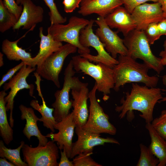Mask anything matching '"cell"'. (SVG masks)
Segmentation results:
<instances>
[{"instance_id": "1", "label": "cell", "mask_w": 166, "mask_h": 166, "mask_svg": "<svg viewBox=\"0 0 166 166\" xmlns=\"http://www.w3.org/2000/svg\"><path fill=\"white\" fill-rule=\"evenodd\" d=\"M125 93V98L120 100L121 105L115 108V111L119 113V118L123 119L127 114L128 120L131 121L134 117L133 111L137 110L140 112V116L146 123H151L155 106L163 97L161 89L133 83L130 92Z\"/></svg>"}, {"instance_id": "2", "label": "cell", "mask_w": 166, "mask_h": 166, "mask_svg": "<svg viewBox=\"0 0 166 166\" xmlns=\"http://www.w3.org/2000/svg\"><path fill=\"white\" fill-rule=\"evenodd\" d=\"M118 63L113 68L115 85L114 89L118 91L120 87L128 83L144 84L149 87H156L159 78L148 74L149 69L144 63H141L128 55H119Z\"/></svg>"}, {"instance_id": "3", "label": "cell", "mask_w": 166, "mask_h": 166, "mask_svg": "<svg viewBox=\"0 0 166 166\" xmlns=\"http://www.w3.org/2000/svg\"><path fill=\"white\" fill-rule=\"evenodd\" d=\"M71 60L75 70L93 78L95 81L97 90L103 93L104 101L108 100V95L115 85L113 69L101 62L93 63L80 55L73 56Z\"/></svg>"}, {"instance_id": "4", "label": "cell", "mask_w": 166, "mask_h": 166, "mask_svg": "<svg viewBox=\"0 0 166 166\" xmlns=\"http://www.w3.org/2000/svg\"><path fill=\"white\" fill-rule=\"evenodd\" d=\"M123 40L128 50L127 55L135 60H142L149 69H153L158 74L164 69L160 58L152 53L144 31L135 29L125 36Z\"/></svg>"}, {"instance_id": "5", "label": "cell", "mask_w": 166, "mask_h": 166, "mask_svg": "<svg viewBox=\"0 0 166 166\" xmlns=\"http://www.w3.org/2000/svg\"><path fill=\"white\" fill-rule=\"evenodd\" d=\"M76 72L71 60L65 70L63 87L55 92V101L52 105L54 109L53 115L57 122L61 121L70 113L73 100H69V93L72 89L88 85V83L81 82L78 77L74 76Z\"/></svg>"}, {"instance_id": "6", "label": "cell", "mask_w": 166, "mask_h": 166, "mask_svg": "<svg viewBox=\"0 0 166 166\" xmlns=\"http://www.w3.org/2000/svg\"><path fill=\"white\" fill-rule=\"evenodd\" d=\"M89 21L83 18L72 16L67 24H51L48 28V33L56 41L65 42L76 46L80 54L90 53V50L89 48L83 46L79 41L80 32L89 24Z\"/></svg>"}, {"instance_id": "7", "label": "cell", "mask_w": 166, "mask_h": 166, "mask_svg": "<svg viewBox=\"0 0 166 166\" xmlns=\"http://www.w3.org/2000/svg\"><path fill=\"white\" fill-rule=\"evenodd\" d=\"M96 83L89 92L90 102L89 115L86 122L82 127L84 130L96 134H108L115 135L117 133L116 128L109 121V117L105 113L97 99Z\"/></svg>"}, {"instance_id": "8", "label": "cell", "mask_w": 166, "mask_h": 166, "mask_svg": "<svg viewBox=\"0 0 166 166\" xmlns=\"http://www.w3.org/2000/svg\"><path fill=\"white\" fill-rule=\"evenodd\" d=\"M77 49L76 46L69 43L63 45L47 57L39 66L37 67L36 72L44 79L52 81L59 88V75L64 61L69 54L76 53Z\"/></svg>"}, {"instance_id": "9", "label": "cell", "mask_w": 166, "mask_h": 166, "mask_svg": "<svg viewBox=\"0 0 166 166\" xmlns=\"http://www.w3.org/2000/svg\"><path fill=\"white\" fill-rule=\"evenodd\" d=\"M95 20L91 19L89 24L81 30L79 36V41L84 47L91 46L97 51V54L94 56L90 53H84L80 55L91 62L97 63H103L113 68L118 63V61L113 58L105 50L103 44L99 38L93 33V27Z\"/></svg>"}, {"instance_id": "10", "label": "cell", "mask_w": 166, "mask_h": 166, "mask_svg": "<svg viewBox=\"0 0 166 166\" xmlns=\"http://www.w3.org/2000/svg\"><path fill=\"white\" fill-rule=\"evenodd\" d=\"M58 149L52 140L45 145L34 148L25 144L22 150L24 161L28 166H58Z\"/></svg>"}, {"instance_id": "11", "label": "cell", "mask_w": 166, "mask_h": 166, "mask_svg": "<svg viewBox=\"0 0 166 166\" xmlns=\"http://www.w3.org/2000/svg\"><path fill=\"white\" fill-rule=\"evenodd\" d=\"M36 70L35 67L24 64L18 72L11 78L8 82L4 84L3 89L4 90L6 91L9 89H10L8 94L4 97V100L6 103L7 111H10L9 120L10 125L12 128L14 126V120L13 117L14 99L18 93L22 89H28L30 96L35 97L33 96L34 85L32 84H28L27 82L26 78L31 73Z\"/></svg>"}, {"instance_id": "12", "label": "cell", "mask_w": 166, "mask_h": 166, "mask_svg": "<svg viewBox=\"0 0 166 166\" xmlns=\"http://www.w3.org/2000/svg\"><path fill=\"white\" fill-rule=\"evenodd\" d=\"M95 22L98 26L95 34L103 44L106 51L115 59L118 54L127 55L128 50L123 40L107 25L104 18L99 16Z\"/></svg>"}, {"instance_id": "13", "label": "cell", "mask_w": 166, "mask_h": 166, "mask_svg": "<svg viewBox=\"0 0 166 166\" xmlns=\"http://www.w3.org/2000/svg\"><path fill=\"white\" fill-rule=\"evenodd\" d=\"M75 131L77 139L73 143L70 158L71 159L80 153H93L95 146L104 145L105 143L120 144L118 141L113 138L102 137L100 136V134L88 132L81 127L76 126Z\"/></svg>"}, {"instance_id": "14", "label": "cell", "mask_w": 166, "mask_h": 166, "mask_svg": "<svg viewBox=\"0 0 166 166\" xmlns=\"http://www.w3.org/2000/svg\"><path fill=\"white\" fill-rule=\"evenodd\" d=\"M76 127L72 112L55 125V129L58 130L57 133L51 132L45 136L49 138L54 142H56L60 150H65L68 157L70 158L72 144V139L74 130Z\"/></svg>"}, {"instance_id": "15", "label": "cell", "mask_w": 166, "mask_h": 166, "mask_svg": "<svg viewBox=\"0 0 166 166\" xmlns=\"http://www.w3.org/2000/svg\"><path fill=\"white\" fill-rule=\"evenodd\" d=\"M136 29L144 31L150 24L158 23L166 18L159 2L145 3L136 7L131 14Z\"/></svg>"}, {"instance_id": "16", "label": "cell", "mask_w": 166, "mask_h": 166, "mask_svg": "<svg viewBox=\"0 0 166 166\" xmlns=\"http://www.w3.org/2000/svg\"><path fill=\"white\" fill-rule=\"evenodd\" d=\"M88 86L72 89V111L76 126L82 128L86 122L89 115L87 100L89 99Z\"/></svg>"}, {"instance_id": "17", "label": "cell", "mask_w": 166, "mask_h": 166, "mask_svg": "<svg viewBox=\"0 0 166 166\" xmlns=\"http://www.w3.org/2000/svg\"><path fill=\"white\" fill-rule=\"evenodd\" d=\"M21 4L23 10L18 20L12 28L14 30L22 29L30 30L36 25L42 22L43 19L44 11L41 6L35 5L31 0H22Z\"/></svg>"}, {"instance_id": "18", "label": "cell", "mask_w": 166, "mask_h": 166, "mask_svg": "<svg viewBox=\"0 0 166 166\" xmlns=\"http://www.w3.org/2000/svg\"><path fill=\"white\" fill-rule=\"evenodd\" d=\"M104 18L110 28L117 29L124 37L136 28L135 22L131 14L121 6L107 15Z\"/></svg>"}, {"instance_id": "19", "label": "cell", "mask_w": 166, "mask_h": 166, "mask_svg": "<svg viewBox=\"0 0 166 166\" xmlns=\"http://www.w3.org/2000/svg\"><path fill=\"white\" fill-rule=\"evenodd\" d=\"M123 4L121 0H81L78 12L83 16L95 14L105 18Z\"/></svg>"}, {"instance_id": "20", "label": "cell", "mask_w": 166, "mask_h": 166, "mask_svg": "<svg viewBox=\"0 0 166 166\" xmlns=\"http://www.w3.org/2000/svg\"><path fill=\"white\" fill-rule=\"evenodd\" d=\"M19 108L21 113V119L26 120V121L22 131L24 135L29 140L31 136H36L39 141L38 146L45 145L48 141L47 138L43 135L39 129L37 122L39 118L35 115L33 108L22 104Z\"/></svg>"}, {"instance_id": "21", "label": "cell", "mask_w": 166, "mask_h": 166, "mask_svg": "<svg viewBox=\"0 0 166 166\" xmlns=\"http://www.w3.org/2000/svg\"><path fill=\"white\" fill-rule=\"evenodd\" d=\"M26 34L14 41H10L7 39L3 40L2 45V51L10 60H21L26 65L35 67L34 57H32L30 53L26 52L18 45L19 41L24 38Z\"/></svg>"}, {"instance_id": "22", "label": "cell", "mask_w": 166, "mask_h": 166, "mask_svg": "<svg viewBox=\"0 0 166 166\" xmlns=\"http://www.w3.org/2000/svg\"><path fill=\"white\" fill-rule=\"evenodd\" d=\"M40 38V48L37 54L34 57L35 67L39 66L44 61L53 53L57 51L63 45L62 42L53 39L49 33L47 35L43 34V28H39Z\"/></svg>"}, {"instance_id": "23", "label": "cell", "mask_w": 166, "mask_h": 166, "mask_svg": "<svg viewBox=\"0 0 166 166\" xmlns=\"http://www.w3.org/2000/svg\"><path fill=\"white\" fill-rule=\"evenodd\" d=\"M145 128L151 138L149 148L159 161L157 166H166V140L157 132L151 123H146Z\"/></svg>"}, {"instance_id": "24", "label": "cell", "mask_w": 166, "mask_h": 166, "mask_svg": "<svg viewBox=\"0 0 166 166\" xmlns=\"http://www.w3.org/2000/svg\"><path fill=\"white\" fill-rule=\"evenodd\" d=\"M7 95L6 91L0 92V135L4 143L9 145L13 139V131L8 121L6 103L4 97Z\"/></svg>"}, {"instance_id": "25", "label": "cell", "mask_w": 166, "mask_h": 166, "mask_svg": "<svg viewBox=\"0 0 166 166\" xmlns=\"http://www.w3.org/2000/svg\"><path fill=\"white\" fill-rule=\"evenodd\" d=\"M41 97L42 102V105H40L37 100L34 99L31 101L30 105L41 114L42 117L39 119V121L42 122L44 127L54 132L55 129L54 126L58 122L55 120L53 115L54 109L53 108H50L47 106L43 96Z\"/></svg>"}, {"instance_id": "26", "label": "cell", "mask_w": 166, "mask_h": 166, "mask_svg": "<svg viewBox=\"0 0 166 166\" xmlns=\"http://www.w3.org/2000/svg\"><path fill=\"white\" fill-rule=\"evenodd\" d=\"M3 140H0V157L5 158L16 166H28V164L23 161L20 156V152L25 144L21 141L20 145L17 148L11 149L7 148L4 145Z\"/></svg>"}, {"instance_id": "27", "label": "cell", "mask_w": 166, "mask_h": 166, "mask_svg": "<svg viewBox=\"0 0 166 166\" xmlns=\"http://www.w3.org/2000/svg\"><path fill=\"white\" fill-rule=\"evenodd\" d=\"M18 20L5 7L3 0H0V31L3 33L13 28Z\"/></svg>"}, {"instance_id": "28", "label": "cell", "mask_w": 166, "mask_h": 166, "mask_svg": "<svg viewBox=\"0 0 166 166\" xmlns=\"http://www.w3.org/2000/svg\"><path fill=\"white\" fill-rule=\"evenodd\" d=\"M140 148V156L136 166H157L159 160L152 153L149 147L141 143Z\"/></svg>"}, {"instance_id": "29", "label": "cell", "mask_w": 166, "mask_h": 166, "mask_svg": "<svg viewBox=\"0 0 166 166\" xmlns=\"http://www.w3.org/2000/svg\"><path fill=\"white\" fill-rule=\"evenodd\" d=\"M48 7L51 24H63L66 22L67 18L63 17L59 12L54 0H43Z\"/></svg>"}, {"instance_id": "30", "label": "cell", "mask_w": 166, "mask_h": 166, "mask_svg": "<svg viewBox=\"0 0 166 166\" xmlns=\"http://www.w3.org/2000/svg\"><path fill=\"white\" fill-rule=\"evenodd\" d=\"M157 132L166 140V110L162 111L160 115L151 123Z\"/></svg>"}, {"instance_id": "31", "label": "cell", "mask_w": 166, "mask_h": 166, "mask_svg": "<svg viewBox=\"0 0 166 166\" xmlns=\"http://www.w3.org/2000/svg\"><path fill=\"white\" fill-rule=\"evenodd\" d=\"M92 153H82L75 156L73 162L74 166H102L92 158Z\"/></svg>"}, {"instance_id": "32", "label": "cell", "mask_w": 166, "mask_h": 166, "mask_svg": "<svg viewBox=\"0 0 166 166\" xmlns=\"http://www.w3.org/2000/svg\"><path fill=\"white\" fill-rule=\"evenodd\" d=\"M157 23H153L148 26L144 31L150 45L153 44L161 36L157 27Z\"/></svg>"}, {"instance_id": "33", "label": "cell", "mask_w": 166, "mask_h": 166, "mask_svg": "<svg viewBox=\"0 0 166 166\" xmlns=\"http://www.w3.org/2000/svg\"><path fill=\"white\" fill-rule=\"evenodd\" d=\"M5 7L19 19L23 10L21 5L19 6L15 0H3Z\"/></svg>"}, {"instance_id": "34", "label": "cell", "mask_w": 166, "mask_h": 166, "mask_svg": "<svg viewBox=\"0 0 166 166\" xmlns=\"http://www.w3.org/2000/svg\"><path fill=\"white\" fill-rule=\"evenodd\" d=\"M127 10L131 14L137 6L148 1L154 2H158V0H121Z\"/></svg>"}, {"instance_id": "35", "label": "cell", "mask_w": 166, "mask_h": 166, "mask_svg": "<svg viewBox=\"0 0 166 166\" xmlns=\"http://www.w3.org/2000/svg\"><path fill=\"white\" fill-rule=\"evenodd\" d=\"M22 61L14 67L10 69L7 73L3 75L0 81V87L4 84L8 80H10L14 76L17 72L19 71L24 65Z\"/></svg>"}, {"instance_id": "36", "label": "cell", "mask_w": 166, "mask_h": 166, "mask_svg": "<svg viewBox=\"0 0 166 166\" xmlns=\"http://www.w3.org/2000/svg\"><path fill=\"white\" fill-rule=\"evenodd\" d=\"M81 1V0H63L62 3L65 11L67 13L73 12L79 7Z\"/></svg>"}, {"instance_id": "37", "label": "cell", "mask_w": 166, "mask_h": 166, "mask_svg": "<svg viewBox=\"0 0 166 166\" xmlns=\"http://www.w3.org/2000/svg\"><path fill=\"white\" fill-rule=\"evenodd\" d=\"M61 150V158L58 166H74L73 161L69 159L65 150Z\"/></svg>"}, {"instance_id": "38", "label": "cell", "mask_w": 166, "mask_h": 166, "mask_svg": "<svg viewBox=\"0 0 166 166\" xmlns=\"http://www.w3.org/2000/svg\"><path fill=\"white\" fill-rule=\"evenodd\" d=\"M157 27L161 36L166 35V18L157 23Z\"/></svg>"}, {"instance_id": "39", "label": "cell", "mask_w": 166, "mask_h": 166, "mask_svg": "<svg viewBox=\"0 0 166 166\" xmlns=\"http://www.w3.org/2000/svg\"><path fill=\"white\" fill-rule=\"evenodd\" d=\"M164 47V50L161 51L159 54V55L161 57V63L163 66L166 65V47Z\"/></svg>"}, {"instance_id": "40", "label": "cell", "mask_w": 166, "mask_h": 166, "mask_svg": "<svg viewBox=\"0 0 166 166\" xmlns=\"http://www.w3.org/2000/svg\"><path fill=\"white\" fill-rule=\"evenodd\" d=\"M0 166H14V165L12 162L8 161L5 158H0Z\"/></svg>"}, {"instance_id": "41", "label": "cell", "mask_w": 166, "mask_h": 166, "mask_svg": "<svg viewBox=\"0 0 166 166\" xmlns=\"http://www.w3.org/2000/svg\"><path fill=\"white\" fill-rule=\"evenodd\" d=\"M161 5L162 10L166 16V0H158Z\"/></svg>"}, {"instance_id": "42", "label": "cell", "mask_w": 166, "mask_h": 166, "mask_svg": "<svg viewBox=\"0 0 166 166\" xmlns=\"http://www.w3.org/2000/svg\"><path fill=\"white\" fill-rule=\"evenodd\" d=\"M162 82L164 85L166 86V75H164L162 77ZM166 101V97H163L159 102H162Z\"/></svg>"}, {"instance_id": "43", "label": "cell", "mask_w": 166, "mask_h": 166, "mask_svg": "<svg viewBox=\"0 0 166 166\" xmlns=\"http://www.w3.org/2000/svg\"><path fill=\"white\" fill-rule=\"evenodd\" d=\"M3 54L1 52L0 53V67H1L4 65V60L3 58Z\"/></svg>"}, {"instance_id": "44", "label": "cell", "mask_w": 166, "mask_h": 166, "mask_svg": "<svg viewBox=\"0 0 166 166\" xmlns=\"http://www.w3.org/2000/svg\"><path fill=\"white\" fill-rule=\"evenodd\" d=\"M22 0H16V2L17 3L18 5L21 3Z\"/></svg>"}, {"instance_id": "45", "label": "cell", "mask_w": 166, "mask_h": 166, "mask_svg": "<svg viewBox=\"0 0 166 166\" xmlns=\"http://www.w3.org/2000/svg\"><path fill=\"white\" fill-rule=\"evenodd\" d=\"M163 45L164 47H166V40H165V41L164 42Z\"/></svg>"}]
</instances>
